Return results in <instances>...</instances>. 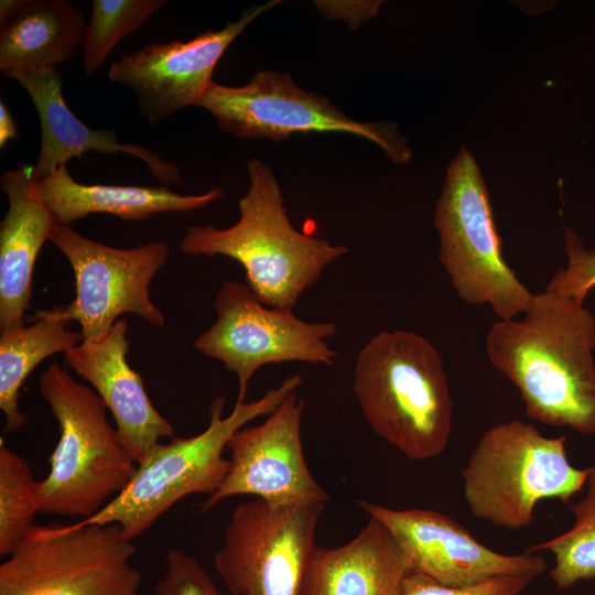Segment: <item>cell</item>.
I'll return each mask as SVG.
<instances>
[{
	"mask_svg": "<svg viewBox=\"0 0 595 595\" xmlns=\"http://www.w3.org/2000/svg\"><path fill=\"white\" fill-rule=\"evenodd\" d=\"M595 315L545 289L519 320L486 334L490 364L519 391L526 414L542 424L595 434Z\"/></svg>",
	"mask_w": 595,
	"mask_h": 595,
	"instance_id": "cell-1",
	"label": "cell"
},
{
	"mask_svg": "<svg viewBox=\"0 0 595 595\" xmlns=\"http://www.w3.org/2000/svg\"><path fill=\"white\" fill-rule=\"evenodd\" d=\"M249 187L238 201L239 219L219 229L191 226L180 249L191 256H224L239 262L247 284L266 305L293 309L325 268L348 252L296 230L271 169L258 159L247 164Z\"/></svg>",
	"mask_w": 595,
	"mask_h": 595,
	"instance_id": "cell-2",
	"label": "cell"
},
{
	"mask_svg": "<svg viewBox=\"0 0 595 595\" xmlns=\"http://www.w3.org/2000/svg\"><path fill=\"white\" fill-rule=\"evenodd\" d=\"M354 392L375 433L410 461L445 451L453 401L442 356L424 336L375 334L357 356Z\"/></svg>",
	"mask_w": 595,
	"mask_h": 595,
	"instance_id": "cell-3",
	"label": "cell"
},
{
	"mask_svg": "<svg viewBox=\"0 0 595 595\" xmlns=\"http://www.w3.org/2000/svg\"><path fill=\"white\" fill-rule=\"evenodd\" d=\"M39 390L60 426L50 472L37 482L39 510L87 519L130 484L138 464L109 424L96 391L56 363L42 372Z\"/></svg>",
	"mask_w": 595,
	"mask_h": 595,
	"instance_id": "cell-4",
	"label": "cell"
},
{
	"mask_svg": "<svg viewBox=\"0 0 595 595\" xmlns=\"http://www.w3.org/2000/svg\"><path fill=\"white\" fill-rule=\"evenodd\" d=\"M302 383L299 374L290 376L256 401H237L225 418V399L215 398L209 407V424L202 433L160 443L138 465L132 480L119 495L97 513L79 521L116 523L133 541L185 496L212 495L229 472L230 459L223 453L232 435L246 423L269 415Z\"/></svg>",
	"mask_w": 595,
	"mask_h": 595,
	"instance_id": "cell-5",
	"label": "cell"
},
{
	"mask_svg": "<svg viewBox=\"0 0 595 595\" xmlns=\"http://www.w3.org/2000/svg\"><path fill=\"white\" fill-rule=\"evenodd\" d=\"M588 472L570 463L565 435L548 437L532 423L511 420L484 432L461 474L473 516L519 530L531 524L541 500L569 502Z\"/></svg>",
	"mask_w": 595,
	"mask_h": 595,
	"instance_id": "cell-6",
	"label": "cell"
},
{
	"mask_svg": "<svg viewBox=\"0 0 595 595\" xmlns=\"http://www.w3.org/2000/svg\"><path fill=\"white\" fill-rule=\"evenodd\" d=\"M434 219L439 259L457 296L488 305L499 320L522 314L533 293L504 258L486 184L464 147L447 167Z\"/></svg>",
	"mask_w": 595,
	"mask_h": 595,
	"instance_id": "cell-7",
	"label": "cell"
},
{
	"mask_svg": "<svg viewBox=\"0 0 595 595\" xmlns=\"http://www.w3.org/2000/svg\"><path fill=\"white\" fill-rule=\"evenodd\" d=\"M136 551L116 523L34 524L0 565V595H141Z\"/></svg>",
	"mask_w": 595,
	"mask_h": 595,
	"instance_id": "cell-8",
	"label": "cell"
},
{
	"mask_svg": "<svg viewBox=\"0 0 595 595\" xmlns=\"http://www.w3.org/2000/svg\"><path fill=\"white\" fill-rule=\"evenodd\" d=\"M197 106L214 116L220 130L240 139L350 133L376 143L397 164L412 155L392 121H357L325 96L300 88L288 73L261 69L239 87L213 83Z\"/></svg>",
	"mask_w": 595,
	"mask_h": 595,
	"instance_id": "cell-9",
	"label": "cell"
},
{
	"mask_svg": "<svg viewBox=\"0 0 595 595\" xmlns=\"http://www.w3.org/2000/svg\"><path fill=\"white\" fill-rule=\"evenodd\" d=\"M324 502L238 505L214 566L232 595H301Z\"/></svg>",
	"mask_w": 595,
	"mask_h": 595,
	"instance_id": "cell-10",
	"label": "cell"
},
{
	"mask_svg": "<svg viewBox=\"0 0 595 595\" xmlns=\"http://www.w3.org/2000/svg\"><path fill=\"white\" fill-rule=\"evenodd\" d=\"M214 310L215 323L195 339L194 347L236 374L237 401H246L249 381L268 364H335L337 353L327 343L337 332L335 323L302 321L292 309L268 306L248 284L232 280L223 282Z\"/></svg>",
	"mask_w": 595,
	"mask_h": 595,
	"instance_id": "cell-11",
	"label": "cell"
},
{
	"mask_svg": "<svg viewBox=\"0 0 595 595\" xmlns=\"http://www.w3.org/2000/svg\"><path fill=\"white\" fill-rule=\"evenodd\" d=\"M50 241L66 257L76 281L75 299L56 311L61 318L79 323L84 342L101 339L117 318L127 313L152 326H164V316L151 301L149 286L167 261L170 250L165 241L113 248L61 224Z\"/></svg>",
	"mask_w": 595,
	"mask_h": 595,
	"instance_id": "cell-12",
	"label": "cell"
},
{
	"mask_svg": "<svg viewBox=\"0 0 595 595\" xmlns=\"http://www.w3.org/2000/svg\"><path fill=\"white\" fill-rule=\"evenodd\" d=\"M304 402L296 391L259 425L241 428L230 439V468L219 488L202 505L208 511L223 499L252 495L273 506L327 502L305 462L301 421Z\"/></svg>",
	"mask_w": 595,
	"mask_h": 595,
	"instance_id": "cell-13",
	"label": "cell"
},
{
	"mask_svg": "<svg viewBox=\"0 0 595 595\" xmlns=\"http://www.w3.org/2000/svg\"><path fill=\"white\" fill-rule=\"evenodd\" d=\"M278 3L251 6L223 29L206 30L188 41L147 45L115 61L108 77L134 91L140 112L155 126L182 108L197 106L214 83L213 72L228 46Z\"/></svg>",
	"mask_w": 595,
	"mask_h": 595,
	"instance_id": "cell-14",
	"label": "cell"
},
{
	"mask_svg": "<svg viewBox=\"0 0 595 595\" xmlns=\"http://www.w3.org/2000/svg\"><path fill=\"white\" fill-rule=\"evenodd\" d=\"M357 505L381 521L407 552L412 569L452 587L512 575L537 577L545 571L542 555L504 554L478 542L451 517L431 509L396 510L367 500Z\"/></svg>",
	"mask_w": 595,
	"mask_h": 595,
	"instance_id": "cell-15",
	"label": "cell"
},
{
	"mask_svg": "<svg viewBox=\"0 0 595 595\" xmlns=\"http://www.w3.org/2000/svg\"><path fill=\"white\" fill-rule=\"evenodd\" d=\"M128 324L118 320L99 340L82 342L64 353L65 364L88 381L111 412L118 437L137 462H144L174 429L152 404L142 378L128 363Z\"/></svg>",
	"mask_w": 595,
	"mask_h": 595,
	"instance_id": "cell-16",
	"label": "cell"
},
{
	"mask_svg": "<svg viewBox=\"0 0 595 595\" xmlns=\"http://www.w3.org/2000/svg\"><path fill=\"white\" fill-rule=\"evenodd\" d=\"M3 75L17 80L28 91L39 115L41 147L36 164L33 165L32 181L48 176L72 158L80 159L85 152L96 151L138 158L163 184L176 185L182 182L177 164L163 160L144 147L120 143L111 129L95 130L82 122L63 98L62 73L58 68L11 69Z\"/></svg>",
	"mask_w": 595,
	"mask_h": 595,
	"instance_id": "cell-17",
	"label": "cell"
},
{
	"mask_svg": "<svg viewBox=\"0 0 595 595\" xmlns=\"http://www.w3.org/2000/svg\"><path fill=\"white\" fill-rule=\"evenodd\" d=\"M33 165L6 172L0 180L9 208L0 223V331L24 327L33 270L44 242L58 224L32 187Z\"/></svg>",
	"mask_w": 595,
	"mask_h": 595,
	"instance_id": "cell-18",
	"label": "cell"
},
{
	"mask_svg": "<svg viewBox=\"0 0 595 595\" xmlns=\"http://www.w3.org/2000/svg\"><path fill=\"white\" fill-rule=\"evenodd\" d=\"M411 569L398 539L369 516L367 524L346 544L316 547L301 595H397Z\"/></svg>",
	"mask_w": 595,
	"mask_h": 595,
	"instance_id": "cell-19",
	"label": "cell"
},
{
	"mask_svg": "<svg viewBox=\"0 0 595 595\" xmlns=\"http://www.w3.org/2000/svg\"><path fill=\"white\" fill-rule=\"evenodd\" d=\"M32 187L61 225H71L94 213L141 220L160 213L192 212L225 195L220 187L199 195H181L165 186L85 185L71 176L66 165L32 181Z\"/></svg>",
	"mask_w": 595,
	"mask_h": 595,
	"instance_id": "cell-20",
	"label": "cell"
},
{
	"mask_svg": "<svg viewBox=\"0 0 595 595\" xmlns=\"http://www.w3.org/2000/svg\"><path fill=\"white\" fill-rule=\"evenodd\" d=\"M87 25L67 0H28L0 25V71L57 68L84 45Z\"/></svg>",
	"mask_w": 595,
	"mask_h": 595,
	"instance_id": "cell-21",
	"label": "cell"
},
{
	"mask_svg": "<svg viewBox=\"0 0 595 595\" xmlns=\"http://www.w3.org/2000/svg\"><path fill=\"white\" fill-rule=\"evenodd\" d=\"M36 321L0 334V409L6 416L4 433L23 428L28 416L19 410V394L34 368L56 353H65L83 342L80 332L67 328L56 309L40 311Z\"/></svg>",
	"mask_w": 595,
	"mask_h": 595,
	"instance_id": "cell-22",
	"label": "cell"
},
{
	"mask_svg": "<svg viewBox=\"0 0 595 595\" xmlns=\"http://www.w3.org/2000/svg\"><path fill=\"white\" fill-rule=\"evenodd\" d=\"M584 497L571 506L575 522L571 529L527 551H549L554 566L549 573L559 589L595 578V465L589 466Z\"/></svg>",
	"mask_w": 595,
	"mask_h": 595,
	"instance_id": "cell-23",
	"label": "cell"
},
{
	"mask_svg": "<svg viewBox=\"0 0 595 595\" xmlns=\"http://www.w3.org/2000/svg\"><path fill=\"white\" fill-rule=\"evenodd\" d=\"M37 482L28 462L0 445V555H10L35 524Z\"/></svg>",
	"mask_w": 595,
	"mask_h": 595,
	"instance_id": "cell-24",
	"label": "cell"
},
{
	"mask_svg": "<svg viewBox=\"0 0 595 595\" xmlns=\"http://www.w3.org/2000/svg\"><path fill=\"white\" fill-rule=\"evenodd\" d=\"M165 0H94L84 43L86 75L96 73L127 35L145 23Z\"/></svg>",
	"mask_w": 595,
	"mask_h": 595,
	"instance_id": "cell-25",
	"label": "cell"
},
{
	"mask_svg": "<svg viewBox=\"0 0 595 595\" xmlns=\"http://www.w3.org/2000/svg\"><path fill=\"white\" fill-rule=\"evenodd\" d=\"M564 232L567 264L554 273L545 289L584 303L595 288V250L585 248L573 230L564 228Z\"/></svg>",
	"mask_w": 595,
	"mask_h": 595,
	"instance_id": "cell-26",
	"label": "cell"
},
{
	"mask_svg": "<svg viewBox=\"0 0 595 595\" xmlns=\"http://www.w3.org/2000/svg\"><path fill=\"white\" fill-rule=\"evenodd\" d=\"M533 578L531 575L501 576L470 586L452 587L411 569L397 595H522Z\"/></svg>",
	"mask_w": 595,
	"mask_h": 595,
	"instance_id": "cell-27",
	"label": "cell"
},
{
	"mask_svg": "<svg viewBox=\"0 0 595 595\" xmlns=\"http://www.w3.org/2000/svg\"><path fill=\"white\" fill-rule=\"evenodd\" d=\"M155 595H225L192 555L171 549L165 555V572L154 588Z\"/></svg>",
	"mask_w": 595,
	"mask_h": 595,
	"instance_id": "cell-28",
	"label": "cell"
},
{
	"mask_svg": "<svg viewBox=\"0 0 595 595\" xmlns=\"http://www.w3.org/2000/svg\"><path fill=\"white\" fill-rule=\"evenodd\" d=\"M381 1L335 2L315 1L316 7L328 18H342L356 29L377 14Z\"/></svg>",
	"mask_w": 595,
	"mask_h": 595,
	"instance_id": "cell-29",
	"label": "cell"
},
{
	"mask_svg": "<svg viewBox=\"0 0 595 595\" xmlns=\"http://www.w3.org/2000/svg\"><path fill=\"white\" fill-rule=\"evenodd\" d=\"M19 134L18 126L6 104L0 101V148Z\"/></svg>",
	"mask_w": 595,
	"mask_h": 595,
	"instance_id": "cell-30",
	"label": "cell"
},
{
	"mask_svg": "<svg viewBox=\"0 0 595 595\" xmlns=\"http://www.w3.org/2000/svg\"><path fill=\"white\" fill-rule=\"evenodd\" d=\"M28 0H1L0 1V25L9 21L18 13Z\"/></svg>",
	"mask_w": 595,
	"mask_h": 595,
	"instance_id": "cell-31",
	"label": "cell"
}]
</instances>
